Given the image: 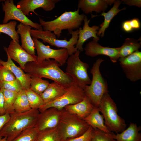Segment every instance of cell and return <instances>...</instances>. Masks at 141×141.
Returning a JSON list of instances; mask_svg holds the SVG:
<instances>
[{"mask_svg": "<svg viewBox=\"0 0 141 141\" xmlns=\"http://www.w3.org/2000/svg\"><path fill=\"white\" fill-rule=\"evenodd\" d=\"M60 66L55 60L48 59L39 62H28L26 64L23 70L31 75L46 78L68 86L74 81Z\"/></svg>", "mask_w": 141, "mask_h": 141, "instance_id": "obj_1", "label": "cell"}, {"mask_svg": "<svg viewBox=\"0 0 141 141\" xmlns=\"http://www.w3.org/2000/svg\"><path fill=\"white\" fill-rule=\"evenodd\" d=\"M40 113L38 109H31L24 113L15 112L10 114L9 120L0 131V137L13 141L24 131L35 127Z\"/></svg>", "mask_w": 141, "mask_h": 141, "instance_id": "obj_2", "label": "cell"}, {"mask_svg": "<svg viewBox=\"0 0 141 141\" xmlns=\"http://www.w3.org/2000/svg\"><path fill=\"white\" fill-rule=\"evenodd\" d=\"M79 9L74 11H66L56 19L51 21H45L39 18V21L43 30L53 32L59 38L63 30L68 31L79 28L85 15L79 13Z\"/></svg>", "mask_w": 141, "mask_h": 141, "instance_id": "obj_3", "label": "cell"}, {"mask_svg": "<svg viewBox=\"0 0 141 141\" xmlns=\"http://www.w3.org/2000/svg\"><path fill=\"white\" fill-rule=\"evenodd\" d=\"M98 108L105 119V126L110 132L118 133L125 129V121L118 114L117 105L108 92L103 96Z\"/></svg>", "mask_w": 141, "mask_h": 141, "instance_id": "obj_4", "label": "cell"}, {"mask_svg": "<svg viewBox=\"0 0 141 141\" xmlns=\"http://www.w3.org/2000/svg\"><path fill=\"white\" fill-rule=\"evenodd\" d=\"M104 61L99 58L94 62L90 72L92 76L90 85L86 86L84 89L86 95L97 107L103 96L108 92L107 81L102 77L100 70L101 64Z\"/></svg>", "mask_w": 141, "mask_h": 141, "instance_id": "obj_5", "label": "cell"}, {"mask_svg": "<svg viewBox=\"0 0 141 141\" xmlns=\"http://www.w3.org/2000/svg\"><path fill=\"white\" fill-rule=\"evenodd\" d=\"M89 126L83 119L69 113L64 108L62 110L58 126L62 141H66L69 138H73L81 135L87 130Z\"/></svg>", "mask_w": 141, "mask_h": 141, "instance_id": "obj_6", "label": "cell"}, {"mask_svg": "<svg viewBox=\"0 0 141 141\" xmlns=\"http://www.w3.org/2000/svg\"><path fill=\"white\" fill-rule=\"evenodd\" d=\"M79 31V29L75 31H68L69 34L72 35V37L69 40H67L66 38L63 40L57 39L56 36L50 31L36 29H31L30 30V35L33 38L41 39L43 42L52 46L66 49L70 56L75 52L77 50L74 45L77 43Z\"/></svg>", "mask_w": 141, "mask_h": 141, "instance_id": "obj_7", "label": "cell"}, {"mask_svg": "<svg viewBox=\"0 0 141 141\" xmlns=\"http://www.w3.org/2000/svg\"><path fill=\"white\" fill-rule=\"evenodd\" d=\"M80 52L77 50L75 52L68 57L66 62L67 65L65 72L74 82L84 89L86 86L91 84V80L87 72L89 65L80 58Z\"/></svg>", "mask_w": 141, "mask_h": 141, "instance_id": "obj_8", "label": "cell"}, {"mask_svg": "<svg viewBox=\"0 0 141 141\" xmlns=\"http://www.w3.org/2000/svg\"><path fill=\"white\" fill-rule=\"evenodd\" d=\"M86 95L84 89L73 82L67 88L66 92L56 99L43 105L38 110L40 113L51 107L61 110L66 107L77 103L82 101Z\"/></svg>", "mask_w": 141, "mask_h": 141, "instance_id": "obj_9", "label": "cell"}, {"mask_svg": "<svg viewBox=\"0 0 141 141\" xmlns=\"http://www.w3.org/2000/svg\"><path fill=\"white\" fill-rule=\"evenodd\" d=\"M127 78L134 82L141 79V52L138 50L128 56L118 60Z\"/></svg>", "mask_w": 141, "mask_h": 141, "instance_id": "obj_10", "label": "cell"}, {"mask_svg": "<svg viewBox=\"0 0 141 141\" xmlns=\"http://www.w3.org/2000/svg\"><path fill=\"white\" fill-rule=\"evenodd\" d=\"M35 49L37 53V62L52 58L59 64L60 66L64 65L69 56L67 50L65 48L55 49L46 46L38 39L33 38Z\"/></svg>", "mask_w": 141, "mask_h": 141, "instance_id": "obj_11", "label": "cell"}, {"mask_svg": "<svg viewBox=\"0 0 141 141\" xmlns=\"http://www.w3.org/2000/svg\"><path fill=\"white\" fill-rule=\"evenodd\" d=\"M2 9L5 15L3 24H6L10 20H17L24 25H29L37 30H43L40 24L34 23L28 18L14 3L13 0L3 1Z\"/></svg>", "mask_w": 141, "mask_h": 141, "instance_id": "obj_12", "label": "cell"}, {"mask_svg": "<svg viewBox=\"0 0 141 141\" xmlns=\"http://www.w3.org/2000/svg\"><path fill=\"white\" fill-rule=\"evenodd\" d=\"M61 110L51 107L40 113L35 126L38 132L58 126Z\"/></svg>", "mask_w": 141, "mask_h": 141, "instance_id": "obj_13", "label": "cell"}, {"mask_svg": "<svg viewBox=\"0 0 141 141\" xmlns=\"http://www.w3.org/2000/svg\"><path fill=\"white\" fill-rule=\"evenodd\" d=\"M120 47L110 48L101 45L98 42L93 40L86 44L83 48L85 54L91 57L99 55H104L109 57L113 63L118 60Z\"/></svg>", "mask_w": 141, "mask_h": 141, "instance_id": "obj_14", "label": "cell"}, {"mask_svg": "<svg viewBox=\"0 0 141 141\" xmlns=\"http://www.w3.org/2000/svg\"><path fill=\"white\" fill-rule=\"evenodd\" d=\"M4 49L11 58L17 62L23 70L27 62H37V56H33L28 54L16 41L11 40L8 47H4Z\"/></svg>", "mask_w": 141, "mask_h": 141, "instance_id": "obj_15", "label": "cell"}, {"mask_svg": "<svg viewBox=\"0 0 141 141\" xmlns=\"http://www.w3.org/2000/svg\"><path fill=\"white\" fill-rule=\"evenodd\" d=\"M59 0H21L17 3V7L26 15L29 16L30 12L37 14L34 11L41 8L46 11H51L55 8Z\"/></svg>", "mask_w": 141, "mask_h": 141, "instance_id": "obj_16", "label": "cell"}, {"mask_svg": "<svg viewBox=\"0 0 141 141\" xmlns=\"http://www.w3.org/2000/svg\"><path fill=\"white\" fill-rule=\"evenodd\" d=\"M84 24L83 28H79V33L78 38L75 47L81 52H83V47L84 43L87 39L91 37H93V40L97 42L99 40V37L97 36L100 27L94 25L91 27L89 25L90 19H88L87 17L85 16L83 20Z\"/></svg>", "mask_w": 141, "mask_h": 141, "instance_id": "obj_17", "label": "cell"}, {"mask_svg": "<svg viewBox=\"0 0 141 141\" xmlns=\"http://www.w3.org/2000/svg\"><path fill=\"white\" fill-rule=\"evenodd\" d=\"M115 0H79L78 7L85 14L94 11L97 13L104 12L108 5L114 4Z\"/></svg>", "mask_w": 141, "mask_h": 141, "instance_id": "obj_18", "label": "cell"}, {"mask_svg": "<svg viewBox=\"0 0 141 141\" xmlns=\"http://www.w3.org/2000/svg\"><path fill=\"white\" fill-rule=\"evenodd\" d=\"M7 61H4L0 59V64L10 70L14 74L16 79L20 83L23 89L30 88L31 75L25 73L21 68L17 66L13 61L7 53Z\"/></svg>", "mask_w": 141, "mask_h": 141, "instance_id": "obj_19", "label": "cell"}, {"mask_svg": "<svg viewBox=\"0 0 141 141\" xmlns=\"http://www.w3.org/2000/svg\"><path fill=\"white\" fill-rule=\"evenodd\" d=\"M95 107L89 98L86 95L80 102L68 105L64 108L69 113L83 119L89 114Z\"/></svg>", "mask_w": 141, "mask_h": 141, "instance_id": "obj_20", "label": "cell"}, {"mask_svg": "<svg viewBox=\"0 0 141 141\" xmlns=\"http://www.w3.org/2000/svg\"><path fill=\"white\" fill-rule=\"evenodd\" d=\"M32 27L30 26L20 23L17 26L16 32L20 35L21 47L28 54L33 56L36 57L34 42L30 32V30Z\"/></svg>", "mask_w": 141, "mask_h": 141, "instance_id": "obj_21", "label": "cell"}, {"mask_svg": "<svg viewBox=\"0 0 141 141\" xmlns=\"http://www.w3.org/2000/svg\"><path fill=\"white\" fill-rule=\"evenodd\" d=\"M68 87L55 81L50 83L47 89L40 95L44 104L52 102L61 96L66 92Z\"/></svg>", "mask_w": 141, "mask_h": 141, "instance_id": "obj_22", "label": "cell"}, {"mask_svg": "<svg viewBox=\"0 0 141 141\" xmlns=\"http://www.w3.org/2000/svg\"><path fill=\"white\" fill-rule=\"evenodd\" d=\"M141 127L136 123H130L129 126L121 132L113 134L115 141H141Z\"/></svg>", "mask_w": 141, "mask_h": 141, "instance_id": "obj_23", "label": "cell"}, {"mask_svg": "<svg viewBox=\"0 0 141 141\" xmlns=\"http://www.w3.org/2000/svg\"><path fill=\"white\" fill-rule=\"evenodd\" d=\"M121 3V1L119 0H115L114 5L113 7L108 12L105 13L103 12L98 15H92L91 17L93 18L98 16H103L104 17V22L101 25L100 28L98 32L97 36H101L103 37L104 35L106 29L109 26L110 23L113 18L120 11L126 10V8L119 9L118 7Z\"/></svg>", "mask_w": 141, "mask_h": 141, "instance_id": "obj_24", "label": "cell"}, {"mask_svg": "<svg viewBox=\"0 0 141 141\" xmlns=\"http://www.w3.org/2000/svg\"><path fill=\"white\" fill-rule=\"evenodd\" d=\"M104 118L101 115L98 108L95 107L91 113L83 120L94 129H97L108 133H111L105 126Z\"/></svg>", "mask_w": 141, "mask_h": 141, "instance_id": "obj_25", "label": "cell"}, {"mask_svg": "<svg viewBox=\"0 0 141 141\" xmlns=\"http://www.w3.org/2000/svg\"><path fill=\"white\" fill-rule=\"evenodd\" d=\"M141 44L138 40L132 38H127L122 45L120 47L119 56V58H125L139 50Z\"/></svg>", "mask_w": 141, "mask_h": 141, "instance_id": "obj_26", "label": "cell"}, {"mask_svg": "<svg viewBox=\"0 0 141 141\" xmlns=\"http://www.w3.org/2000/svg\"><path fill=\"white\" fill-rule=\"evenodd\" d=\"M15 111L24 113L31 109L26 95L25 90L22 89L18 93L13 105Z\"/></svg>", "mask_w": 141, "mask_h": 141, "instance_id": "obj_27", "label": "cell"}, {"mask_svg": "<svg viewBox=\"0 0 141 141\" xmlns=\"http://www.w3.org/2000/svg\"><path fill=\"white\" fill-rule=\"evenodd\" d=\"M61 140L58 126L38 132L36 141H60Z\"/></svg>", "mask_w": 141, "mask_h": 141, "instance_id": "obj_28", "label": "cell"}, {"mask_svg": "<svg viewBox=\"0 0 141 141\" xmlns=\"http://www.w3.org/2000/svg\"><path fill=\"white\" fill-rule=\"evenodd\" d=\"M31 75L30 89L40 95L47 89L50 83L48 81L43 80L40 77Z\"/></svg>", "mask_w": 141, "mask_h": 141, "instance_id": "obj_29", "label": "cell"}, {"mask_svg": "<svg viewBox=\"0 0 141 141\" xmlns=\"http://www.w3.org/2000/svg\"><path fill=\"white\" fill-rule=\"evenodd\" d=\"M2 89L4 97L5 113H8L10 114L15 112L13 108V105L18 92Z\"/></svg>", "mask_w": 141, "mask_h": 141, "instance_id": "obj_30", "label": "cell"}, {"mask_svg": "<svg viewBox=\"0 0 141 141\" xmlns=\"http://www.w3.org/2000/svg\"><path fill=\"white\" fill-rule=\"evenodd\" d=\"M17 22L15 21H11L6 24H0V33L8 35L12 40L19 43V36L16 30Z\"/></svg>", "mask_w": 141, "mask_h": 141, "instance_id": "obj_31", "label": "cell"}, {"mask_svg": "<svg viewBox=\"0 0 141 141\" xmlns=\"http://www.w3.org/2000/svg\"><path fill=\"white\" fill-rule=\"evenodd\" d=\"M25 92L31 109H38L44 104L43 101L40 95L30 88L25 90Z\"/></svg>", "mask_w": 141, "mask_h": 141, "instance_id": "obj_32", "label": "cell"}, {"mask_svg": "<svg viewBox=\"0 0 141 141\" xmlns=\"http://www.w3.org/2000/svg\"><path fill=\"white\" fill-rule=\"evenodd\" d=\"M38 131L34 127L22 131L13 141H36Z\"/></svg>", "mask_w": 141, "mask_h": 141, "instance_id": "obj_33", "label": "cell"}, {"mask_svg": "<svg viewBox=\"0 0 141 141\" xmlns=\"http://www.w3.org/2000/svg\"><path fill=\"white\" fill-rule=\"evenodd\" d=\"M106 133L97 129H94L91 141H115L113 134Z\"/></svg>", "mask_w": 141, "mask_h": 141, "instance_id": "obj_34", "label": "cell"}, {"mask_svg": "<svg viewBox=\"0 0 141 141\" xmlns=\"http://www.w3.org/2000/svg\"><path fill=\"white\" fill-rule=\"evenodd\" d=\"M0 88L17 93L23 89L21 83L16 78L11 81L1 82Z\"/></svg>", "mask_w": 141, "mask_h": 141, "instance_id": "obj_35", "label": "cell"}, {"mask_svg": "<svg viewBox=\"0 0 141 141\" xmlns=\"http://www.w3.org/2000/svg\"><path fill=\"white\" fill-rule=\"evenodd\" d=\"M122 26L123 30L126 32H129L134 30L139 29L140 27V23L138 19L134 18L124 21Z\"/></svg>", "mask_w": 141, "mask_h": 141, "instance_id": "obj_36", "label": "cell"}, {"mask_svg": "<svg viewBox=\"0 0 141 141\" xmlns=\"http://www.w3.org/2000/svg\"><path fill=\"white\" fill-rule=\"evenodd\" d=\"M94 129L90 126L83 134L77 137L72 138L67 141H91L92 138Z\"/></svg>", "mask_w": 141, "mask_h": 141, "instance_id": "obj_37", "label": "cell"}, {"mask_svg": "<svg viewBox=\"0 0 141 141\" xmlns=\"http://www.w3.org/2000/svg\"><path fill=\"white\" fill-rule=\"evenodd\" d=\"M15 79V77L13 73L10 70L3 66L0 72L1 82L11 81Z\"/></svg>", "mask_w": 141, "mask_h": 141, "instance_id": "obj_38", "label": "cell"}, {"mask_svg": "<svg viewBox=\"0 0 141 141\" xmlns=\"http://www.w3.org/2000/svg\"><path fill=\"white\" fill-rule=\"evenodd\" d=\"M10 118V114L8 113H6L3 115H0V131L8 121Z\"/></svg>", "mask_w": 141, "mask_h": 141, "instance_id": "obj_39", "label": "cell"}, {"mask_svg": "<svg viewBox=\"0 0 141 141\" xmlns=\"http://www.w3.org/2000/svg\"><path fill=\"white\" fill-rule=\"evenodd\" d=\"M122 3L128 5L129 6H135L141 7V0H122L121 1Z\"/></svg>", "mask_w": 141, "mask_h": 141, "instance_id": "obj_40", "label": "cell"}, {"mask_svg": "<svg viewBox=\"0 0 141 141\" xmlns=\"http://www.w3.org/2000/svg\"><path fill=\"white\" fill-rule=\"evenodd\" d=\"M5 113L4 105V99L3 93L1 88L0 89V115Z\"/></svg>", "mask_w": 141, "mask_h": 141, "instance_id": "obj_41", "label": "cell"}, {"mask_svg": "<svg viewBox=\"0 0 141 141\" xmlns=\"http://www.w3.org/2000/svg\"><path fill=\"white\" fill-rule=\"evenodd\" d=\"M0 141H8L6 137H0Z\"/></svg>", "mask_w": 141, "mask_h": 141, "instance_id": "obj_42", "label": "cell"}, {"mask_svg": "<svg viewBox=\"0 0 141 141\" xmlns=\"http://www.w3.org/2000/svg\"><path fill=\"white\" fill-rule=\"evenodd\" d=\"M3 67V66L2 65L0 64V72L1 70V69ZM1 81L0 80V87H1Z\"/></svg>", "mask_w": 141, "mask_h": 141, "instance_id": "obj_43", "label": "cell"}, {"mask_svg": "<svg viewBox=\"0 0 141 141\" xmlns=\"http://www.w3.org/2000/svg\"><path fill=\"white\" fill-rule=\"evenodd\" d=\"M60 141H62L61 140H60Z\"/></svg>", "mask_w": 141, "mask_h": 141, "instance_id": "obj_44", "label": "cell"}]
</instances>
